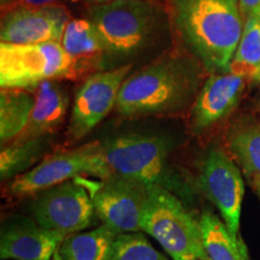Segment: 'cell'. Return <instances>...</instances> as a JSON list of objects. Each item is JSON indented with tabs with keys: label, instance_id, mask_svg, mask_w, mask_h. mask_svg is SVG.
Returning a JSON list of instances; mask_svg holds the SVG:
<instances>
[{
	"label": "cell",
	"instance_id": "1",
	"mask_svg": "<svg viewBox=\"0 0 260 260\" xmlns=\"http://www.w3.org/2000/svg\"><path fill=\"white\" fill-rule=\"evenodd\" d=\"M201 63L195 57L171 53L125 79L116 103L123 117L176 113L193 105L200 90Z\"/></svg>",
	"mask_w": 260,
	"mask_h": 260
},
{
	"label": "cell",
	"instance_id": "2",
	"mask_svg": "<svg viewBox=\"0 0 260 260\" xmlns=\"http://www.w3.org/2000/svg\"><path fill=\"white\" fill-rule=\"evenodd\" d=\"M171 16L191 56L214 73L229 71L242 37L239 0H170Z\"/></svg>",
	"mask_w": 260,
	"mask_h": 260
},
{
	"label": "cell",
	"instance_id": "3",
	"mask_svg": "<svg viewBox=\"0 0 260 260\" xmlns=\"http://www.w3.org/2000/svg\"><path fill=\"white\" fill-rule=\"evenodd\" d=\"M103 148L111 174L160 186L187 205L194 203L193 189L170 162V142L167 139L155 135H121L103 141Z\"/></svg>",
	"mask_w": 260,
	"mask_h": 260
},
{
	"label": "cell",
	"instance_id": "4",
	"mask_svg": "<svg viewBox=\"0 0 260 260\" xmlns=\"http://www.w3.org/2000/svg\"><path fill=\"white\" fill-rule=\"evenodd\" d=\"M89 21L102 42L103 53L123 59L145 50L158 38L164 16L149 0H115L94 5Z\"/></svg>",
	"mask_w": 260,
	"mask_h": 260
},
{
	"label": "cell",
	"instance_id": "5",
	"mask_svg": "<svg viewBox=\"0 0 260 260\" xmlns=\"http://www.w3.org/2000/svg\"><path fill=\"white\" fill-rule=\"evenodd\" d=\"M141 232L154 237L174 260H203L204 243L200 217L177 195L151 184Z\"/></svg>",
	"mask_w": 260,
	"mask_h": 260
},
{
	"label": "cell",
	"instance_id": "6",
	"mask_svg": "<svg viewBox=\"0 0 260 260\" xmlns=\"http://www.w3.org/2000/svg\"><path fill=\"white\" fill-rule=\"evenodd\" d=\"M111 175L102 141H93L74 148L48 154L39 164L15 177L9 184L12 197H34L40 191L77 177L92 176L99 180Z\"/></svg>",
	"mask_w": 260,
	"mask_h": 260
},
{
	"label": "cell",
	"instance_id": "7",
	"mask_svg": "<svg viewBox=\"0 0 260 260\" xmlns=\"http://www.w3.org/2000/svg\"><path fill=\"white\" fill-rule=\"evenodd\" d=\"M75 59L60 42L0 44L2 89L34 90L45 81L63 79L73 71Z\"/></svg>",
	"mask_w": 260,
	"mask_h": 260
},
{
	"label": "cell",
	"instance_id": "8",
	"mask_svg": "<svg viewBox=\"0 0 260 260\" xmlns=\"http://www.w3.org/2000/svg\"><path fill=\"white\" fill-rule=\"evenodd\" d=\"M86 186L90 191L95 216L103 224L117 235L141 232L151 184L133 177L111 174Z\"/></svg>",
	"mask_w": 260,
	"mask_h": 260
},
{
	"label": "cell",
	"instance_id": "9",
	"mask_svg": "<svg viewBox=\"0 0 260 260\" xmlns=\"http://www.w3.org/2000/svg\"><path fill=\"white\" fill-rule=\"evenodd\" d=\"M83 177L63 182L34 195L32 218L44 229L64 237L92 225L95 214L90 191Z\"/></svg>",
	"mask_w": 260,
	"mask_h": 260
},
{
	"label": "cell",
	"instance_id": "10",
	"mask_svg": "<svg viewBox=\"0 0 260 260\" xmlns=\"http://www.w3.org/2000/svg\"><path fill=\"white\" fill-rule=\"evenodd\" d=\"M197 187L219 211L235 239H240L245 181L235 161L220 147H211L198 169Z\"/></svg>",
	"mask_w": 260,
	"mask_h": 260
},
{
	"label": "cell",
	"instance_id": "11",
	"mask_svg": "<svg viewBox=\"0 0 260 260\" xmlns=\"http://www.w3.org/2000/svg\"><path fill=\"white\" fill-rule=\"evenodd\" d=\"M130 70L132 65H121L93 74L84 81L74 98L68 126L71 139L81 140L88 135L116 107L119 90Z\"/></svg>",
	"mask_w": 260,
	"mask_h": 260
},
{
	"label": "cell",
	"instance_id": "12",
	"mask_svg": "<svg viewBox=\"0 0 260 260\" xmlns=\"http://www.w3.org/2000/svg\"><path fill=\"white\" fill-rule=\"evenodd\" d=\"M70 19L61 5L21 6L4 16L0 39L6 44H40L61 42Z\"/></svg>",
	"mask_w": 260,
	"mask_h": 260
},
{
	"label": "cell",
	"instance_id": "13",
	"mask_svg": "<svg viewBox=\"0 0 260 260\" xmlns=\"http://www.w3.org/2000/svg\"><path fill=\"white\" fill-rule=\"evenodd\" d=\"M245 76L232 71L214 73L205 81L191 109L190 128L195 135L203 134L222 121L240 102Z\"/></svg>",
	"mask_w": 260,
	"mask_h": 260
},
{
	"label": "cell",
	"instance_id": "14",
	"mask_svg": "<svg viewBox=\"0 0 260 260\" xmlns=\"http://www.w3.org/2000/svg\"><path fill=\"white\" fill-rule=\"evenodd\" d=\"M64 236L44 229L39 224L24 223L5 229L0 237L3 260H51Z\"/></svg>",
	"mask_w": 260,
	"mask_h": 260
},
{
	"label": "cell",
	"instance_id": "15",
	"mask_svg": "<svg viewBox=\"0 0 260 260\" xmlns=\"http://www.w3.org/2000/svg\"><path fill=\"white\" fill-rule=\"evenodd\" d=\"M69 105L70 98L67 90L56 81H45L38 87L30 121L19 139L53 134L63 124Z\"/></svg>",
	"mask_w": 260,
	"mask_h": 260
},
{
	"label": "cell",
	"instance_id": "16",
	"mask_svg": "<svg viewBox=\"0 0 260 260\" xmlns=\"http://www.w3.org/2000/svg\"><path fill=\"white\" fill-rule=\"evenodd\" d=\"M117 234L102 223L86 233L64 237L54 255L56 260H112Z\"/></svg>",
	"mask_w": 260,
	"mask_h": 260
},
{
	"label": "cell",
	"instance_id": "17",
	"mask_svg": "<svg viewBox=\"0 0 260 260\" xmlns=\"http://www.w3.org/2000/svg\"><path fill=\"white\" fill-rule=\"evenodd\" d=\"M30 90L2 89L0 93V142L6 146L19 139L27 129L34 109Z\"/></svg>",
	"mask_w": 260,
	"mask_h": 260
},
{
	"label": "cell",
	"instance_id": "18",
	"mask_svg": "<svg viewBox=\"0 0 260 260\" xmlns=\"http://www.w3.org/2000/svg\"><path fill=\"white\" fill-rule=\"evenodd\" d=\"M51 147V135L32 139H18L3 146L0 152V178L2 181L14 180L24 174L42 159Z\"/></svg>",
	"mask_w": 260,
	"mask_h": 260
},
{
	"label": "cell",
	"instance_id": "19",
	"mask_svg": "<svg viewBox=\"0 0 260 260\" xmlns=\"http://www.w3.org/2000/svg\"><path fill=\"white\" fill-rule=\"evenodd\" d=\"M203 233V260H247L242 241L235 239L226 224L212 211L205 210L200 216Z\"/></svg>",
	"mask_w": 260,
	"mask_h": 260
},
{
	"label": "cell",
	"instance_id": "20",
	"mask_svg": "<svg viewBox=\"0 0 260 260\" xmlns=\"http://www.w3.org/2000/svg\"><path fill=\"white\" fill-rule=\"evenodd\" d=\"M229 71L252 77L260 71V12L247 17Z\"/></svg>",
	"mask_w": 260,
	"mask_h": 260
},
{
	"label": "cell",
	"instance_id": "21",
	"mask_svg": "<svg viewBox=\"0 0 260 260\" xmlns=\"http://www.w3.org/2000/svg\"><path fill=\"white\" fill-rule=\"evenodd\" d=\"M229 148L247 176H260V126L245 125L229 135Z\"/></svg>",
	"mask_w": 260,
	"mask_h": 260
},
{
	"label": "cell",
	"instance_id": "22",
	"mask_svg": "<svg viewBox=\"0 0 260 260\" xmlns=\"http://www.w3.org/2000/svg\"><path fill=\"white\" fill-rule=\"evenodd\" d=\"M60 44L73 59L103 52L102 42L89 19H71L65 28Z\"/></svg>",
	"mask_w": 260,
	"mask_h": 260
},
{
	"label": "cell",
	"instance_id": "23",
	"mask_svg": "<svg viewBox=\"0 0 260 260\" xmlns=\"http://www.w3.org/2000/svg\"><path fill=\"white\" fill-rule=\"evenodd\" d=\"M112 260H168L153 248L141 233L118 235L113 248Z\"/></svg>",
	"mask_w": 260,
	"mask_h": 260
},
{
	"label": "cell",
	"instance_id": "24",
	"mask_svg": "<svg viewBox=\"0 0 260 260\" xmlns=\"http://www.w3.org/2000/svg\"><path fill=\"white\" fill-rule=\"evenodd\" d=\"M239 3L241 14L245 17L260 12V0H239Z\"/></svg>",
	"mask_w": 260,
	"mask_h": 260
},
{
	"label": "cell",
	"instance_id": "25",
	"mask_svg": "<svg viewBox=\"0 0 260 260\" xmlns=\"http://www.w3.org/2000/svg\"><path fill=\"white\" fill-rule=\"evenodd\" d=\"M24 3V6H46L54 5L59 0H22Z\"/></svg>",
	"mask_w": 260,
	"mask_h": 260
},
{
	"label": "cell",
	"instance_id": "26",
	"mask_svg": "<svg viewBox=\"0 0 260 260\" xmlns=\"http://www.w3.org/2000/svg\"><path fill=\"white\" fill-rule=\"evenodd\" d=\"M249 182H251L252 187H253V190H254V193L256 197H258V199L260 201V176H253V177H249L248 178Z\"/></svg>",
	"mask_w": 260,
	"mask_h": 260
},
{
	"label": "cell",
	"instance_id": "27",
	"mask_svg": "<svg viewBox=\"0 0 260 260\" xmlns=\"http://www.w3.org/2000/svg\"><path fill=\"white\" fill-rule=\"evenodd\" d=\"M87 2H90V3H95V4H103V3L115 2V0H87Z\"/></svg>",
	"mask_w": 260,
	"mask_h": 260
},
{
	"label": "cell",
	"instance_id": "28",
	"mask_svg": "<svg viewBox=\"0 0 260 260\" xmlns=\"http://www.w3.org/2000/svg\"><path fill=\"white\" fill-rule=\"evenodd\" d=\"M254 79H256V80H258V81H260V73L255 75V76H254Z\"/></svg>",
	"mask_w": 260,
	"mask_h": 260
},
{
	"label": "cell",
	"instance_id": "29",
	"mask_svg": "<svg viewBox=\"0 0 260 260\" xmlns=\"http://www.w3.org/2000/svg\"><path fill=\"white\" fill-rule=\"evenodd\" d=\"M9 2H10V0H2V4L4 5V4H6V3H9Z\"/></svg>",
	"mask_w": 260,
	"mask_h": 260
},
{
	"label": "cell",
	"instance_id": "30",
	"mask_svg": "<svg viewBox=\"0 0 260 260\" xmlns=\"http://www.w3.org/2000/svg\"><path fill=\"white\" fill-rule=\"evenodd\" d=\"M259 73H260V71H259ZM259 73H258V74H259Z\"/></svg>",
	"mask_w": 260,
	"mask_h": 260
}]
</instances>
